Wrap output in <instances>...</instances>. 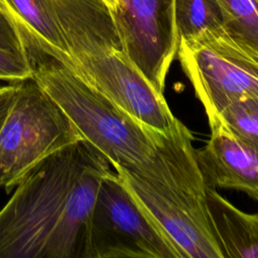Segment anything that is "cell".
I'll use <instances>...</instances> for the list:
<instances>
[{"label": "cell", "mask_w": 258, "mask_h": 258, "mask_svg": "<svg viewBox=\"0 0 258 258\" xmlns=\"http://www.w3.org/2000/svg\"><path fill=\"white\" fill-rule=\"evenodd\" d=\"M24 49L32 77L114 170L123 169L197 194L206 192L194 138L183 124L171 133L148 127L88 83L70 63L34 42L26 43Z\"/></svg>", "instance_id": "1"}, {"label": "cell", "mask_w": 258, "mask_h": 258, "mask_svg": "<svg viewBox=\"0 0 258 258\" xmlns=\"http://www.w3.org/2000/svg\"><path fill=\"white\" fill-rule=\"evenodd\" d=\"M93 146L82 139L36 165L0 210V258H44L69 192Z\"/></svg>", "instance_id": "2"}, {"label": "cell", "mask_w": 258, "mask_h": 258, "mask_svg": "<svg viewBox=\"0 0 258 258\" xmlns=\"http://www.w3.org/2000/svg\"><path fill=\"white\" fill-rule=\"evenodd\" d=\"M0 132V187L7 190L54 152L83 139L58 104L31 77L16 83Z\"/></svg>", "instance_id": "3"}, {"label": "cell", "mask_w": 258, "mask_h": 258, "mask_svg": "<svg viewBox=\"0 0 258 258\" xmlns=\"http://www.w3.org/2000/svg\"><path fill=\"white\" fill-rule=\"evenodd\" d=\"M83 258L183 256L112 170L101 180L87 226Z\"/></svg>", "instance_id": "4"}, {"label": "cell", "mask_w": 258, "mask_h": 258, "mask_svg": "<svg viewBox=\"0 0 258 258\" xmlns=\"http://www.w3.org/2000/svg\"><path fill=\"white\" fill-rule=\"evenodd\" d=\"M176 54L208 121L236 100L258 97V57L235 43L225 30L181 39Z\"/></svg>", "instance_id": "5"}, {"label": "cell", "mask_w": 258, "mask_h": 258, "mask_svg": "<svg viewBox=\"0 0 258 258\" xmlns=\"http://www.w3.org/2000/svg\"><path fill=\"white\" fill-rule=\"evenodd\" d=\"M115 171L183 258H225L209 215L206 195L146 179L123 169Z\"/></svg>", "instance_id": "6"}, {"label": "cell", "mask_w": 258, "mask_h": 258, "mask_svg": "<svg viewBox=\"0 0 258 258\" xmlns=\"http://www.w3.org/2000/svg\"><path fill=\"white\" fill-rule=\"evenodd\" d=\"M112 13L125 53L153 89L163 94L178 47L174 0H119Z\"/></svg>", "instance_id": "7"}, {"label": "cell", "mask_w": 258, "mask_h": 258, "mask_svg": "<svg viewBox=\"0 0 258 258\" xmlns=\"http://www.w3.org/2000/svg\"><path fill=\"white\" fill-rule=\"evenodd\" d=\"M209 125L210 139L197 149L207 185L241 190L258 203V150L237 137L220 118Z\"/></svg>", "instance_id": "8"}, {"label": "cell", "mask_w": 258, "mask_h": 258, "mask_svg": "<svg viewBox=\"0 0 258 258\" xmlns=\"http://www.w3.org/2000/svg\"><path fill=\"white\" fill-rule=\"evenodd\" d=\"M112 168L109 160L94 147L69 192L44 258H83L87 226L98 189Z\"/></svg>", "instance_id": "9"}, {"label": "cell", "mask_w": 258, "mask_h": 258, "mask_svg": "<svg viewBox=\"0 0 258 258\" xmlns=\"http://www.w3.org/2000/svg\"><path fill=\"white\" fill-rule=\"evenodd\" d=\"M57 24L72 61L122 43L104 0H43Z\"/></svg>", "instance_id": "10"}, {"label": "cell", "mask_w": 258, "mask_h": 258, "mask_svg": "<svg viewBox=\"0 0 258 258\" xmlns=\"http://www.w3.org/2000/svg\"><path fill=\"white\" fill-rule=\"evenodd\" d=\"M206 202L225 258H258V214L239 210L210 186Z\"/></svg>", "instance_id": "11"}, {"label": "cell", "mask_w": 258, "mask_h": 258, "mask_svg": "<svg viewBox=\"0 0 258 258\" xmlns=\"http://www.w3.org/2000/svg\"><path fill=\"white\" fill-rule=\"evenodd\" d=\"M0 11L13 25L22 45L35 42L46 52L72 64L64 38L43 0H0Z\"/></svg>", "instance_id": "12"}, {"label": "cell", "mask_w": 258, "mask_h": 258, "mask_svg": "<svg viewBox=\"0 0 258 258\" xmlns=\"http://www.w3.org/2000/svg\"><path fill=\"white\" fill-rule=\"evenodd\" d=\"M178 41L206 31H223L224 14L218 0H174Z\"/></svg>", "instance_id": "13"}, {"label": "cell", "mask_w": 258, "mask_h": 258, "mask_svg": "<svg viewBox=\"0 0 258 258\" xmlns=\"http://www.w3.org/2000/svg\"><path fill=\"white\" fill-rule=\"evenodd\" d=\"M224 30L240 47L258 57V0H218Z\"/></svg>", "instance_id": "14"}, {"label": "cell", "mask_w": 258, "mask_h": 258, "mask_svg": "<svg viewBox=\"0 0 258 258\" xmlns=\"http://www.w3.org/2000/svg\"><path fill=\"white\" fill-rule=\"evenodd\" d=\"M216 118H220L237 137L258 150V97L236 100Z\"/></svg>", "instance_id": "15"}, {"label": "cell", "mask_w": 258, "mask_h": 258, "mask_svg": "<svg viewBox=\"0 0 258 258\" xmlns=\"http://www.w3.org/2000/svg\"><path fill=\"white\" fill-rule=\"evenodd\" d=\"M32 77V68L26 56L0 47V80L18 83Z\"/></svg>", "instance_id": "16"}, {"label": "cell", "mask_w": 258, "mask_h": 258, "mask_svg": "<svg viewBox=\"0 0 258 258\" xmlns=\"http://www.w3.org/2000/svg\"><path fill=\"white\" fill-rule=\"evenodd\" d=\"M0 47L24 53V48L13 25L0 11Z\"/></svg>", "instance_id": "17"}, {"label": "cell", "mask_w": 258, "mask_h": 258, "mask_svg": "<svg viewBox=\"0 0 258 258\" xmlns=\"http://www.w3.org/2000/svg\"><path fill=\"white\" fill-rule=\"evenodd\" d=\"M16 88V83L0 86V132L14 102Z\"/></svg>", "instance_id": "18"}, {"label": "cell", "mask_w": 258, "mask_h": 258, "mask_svg": "<svg viewBox=\"0 0 258 258\" xmlns=\"http://www.w3.org/2000/svg\"><path fill=\"white\" fill-rule=\"evenodd\" d=\"M104 1L107 3V5H108V6L110 7V9L113 11V10L116 8V6H117L119 0H104Z\"/></svg>", "instance_id": "19"}]
</instances>
